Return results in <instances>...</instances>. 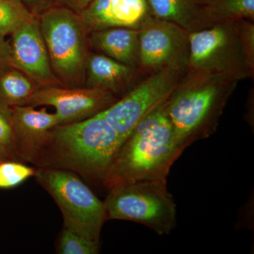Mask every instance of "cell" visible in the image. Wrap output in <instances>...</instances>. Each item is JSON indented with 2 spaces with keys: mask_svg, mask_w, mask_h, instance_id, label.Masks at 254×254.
Wrapping results in <instances>:
<instances>
[{
  "mask_svg": "<svg viewBox=\"0 0 254 254\" xmlns=\"http://www.w3.org/2000/svg\"><path fill=\"white\" fill-rule=\"evenodd\" d=\"M122 144L117 132L100 113L55 127L33 162L43 167L69 170L103 184Z\"/></svg>",
  "mask_w": 254,
  "mask_h": 254,
  "instance_id": "obj_1",
  "label": "cell"
},
{
  "mask_svg": "<svg viewBox=\"0 0 254 254\" xmlns=\"http://www.w3.org/2000/svg\"><path fill=\"white\" fill-rule=\"evenodd\" d=\"M163 104L143 119L123 142L103 182L106 188L126 182L167 180L186 148L179 141Z\"/></svg>",
  "mask_w": 254,
  "mask_h": 254,
  "instance_id": "obj_2",
  "label": "cell"
},
{
  "mask_svg": "<svg viewBox=\"0 0 254 254\" xmlns=\"http://www.w3.org/2000/svg\"><path fill=\"white\" fill-rule=\"evenodd\" d=\"M239 82L188 71L163 103L179 141L187 148L216 131Z\"/></svg>",
  "mask_w": 254,
  "mask_h": 254,
  "instance_id": "obj_3",
  "label": "cell"
},
{
  "mask_svg": "<svg viewBox=\"0 0 254 254\" xmlns=\"http://www.w3.org/2000/svg\"><path fill=\"white\" fill-rule=\"evenodd\" d=\"M188 71L240 82L254 74V24L240 19L190 33Z\"/></svg>",
  "mask_w": 254,
  "mask_h": 254,
  "instance_id": "obj_4",
  "label": "cell"
},
{
  "mask_svg": "<svg viewBox=\"0 0 254 254\" xmlns=\"http://www.w3.org/2000/svg\"><path fill=\"white\" fill-rule=\"evenodd\" d=\"M104 205L106 220L136 222L160 236L177 226V205L167 180L120 184L110 189Z\"/></svg>",
  "mask_w": 254,
  "mask_h": 254,
  "instance_id": "obj_5",
  "label": "cell"
},
{
  "mask_svg": "<svg viewBox=\"0 0 254 254\" xmlns=\"http://www.w3.org/2000/svg\"><path fill=\"white\" fill-rule=\"evenodd\" d=\"M38 20L55 76L66 84H78L85 78L89 56L79 14L68 6H54L45 9Z\"/></svg>",
  "mask_w": 254,
  "mask_h": 254,
  "instance_id": "obj_6",
  "label": "cell"
},
{
  "mask_svg": "<svg viewBox=\"0 0 254 254\" xmlns=\"http://www.w3.org/2000/svg\"><path fill=\"white\" fill-rule=\"evenodd\" d=\"M35 177L61 210L64 227L95 241L106 221L104 202L69 170L42 167Z\"/></svg>",
  "mask_w": 254,
  "mask_h": 254,
  "instance_id": "obj_7",
  "label": "cell"
},
{
  "mask_svg": "<svg viewBox=\"0 0 254 254\" xmlns=\"http://www.w3.org/2000/svg\"><path fill=\"white\" fill-rule=\"evenodd\" d=\"M187 73L168 69L151 73L100 114L123 143L143 119L165 103Z\"/></svg>",
  "mask_w": 254,
  "mask_h": 254,
  "instance_id": "obj_8",
  "label": "cell"
},
{
  "mask_svg": "<svg viewBox=\"0 0 254 254\" xmlns=\"http://www.w3.org/2000/svg\"><path fill=\"white\" fill-rule=\"evenodd\" d=\"M139 32L138 71L142 74L173 69L187 73L190 55V33L175 23L147 14Z\"/></svg>",
  "mask_w": 254,
  "mask_h": 254,
  "instance_id": "obj_9",
  "label": "cell"
},
{
  "mask_svg": "<svg viewBox=\"0 0 254 254\" xmlns=\"http://www.w3.org/2000/svg\"><path fill=\"white\" fill-rule=\"evenodd\" d=\"M113 93L100 88H64L59 85L38 87L28 105L50 106L55 110L59 125L76 123L94 116L114 104Z\"/></svg>",
  "mask_w": 254,
  "mask_h": 254,
  "instance_id": "obj_10",
  "label": "cell"
},
{
  "mask_svg": "<svg viewBox=\"0 0 254 254\" xmlns=\"http://www.w3.org/2000/svg\"><path fill=\"white\" fill-rule=\"evenodd\" d=\"M11 48L15 68L40 86L59 85L52 68L38 18L28 21L12 33Z\"/></svg>",
  "mask_w": 254,
  "mask_h": 254,
  "instance_id": "obj_11",
  "label": "cell"
},
{
  "mask_svg": "<svg viewBox=\"0 0 254 254\" xmlns=\"http://www.w3.org/2000/svg\"><path fill=\"white\" fill-rule=\"evenodd\" d=\"M4 114L12 128L16 155L33 162L50 131L59 125L56 114L28 105L12 107Z\"/></svg>",
  "mask_w": 254,
  "mask_h": 254,
  "instance_id": "obj_12",
  "label": "cell"
},
{
  "mask_svg": "<svg viewBox=\"0 0 254 254\" xmlns=\"http://www.w3.org/2000/svg\"><path fill=\"white\" fill-rule=\"evenodd\" d=\"M87 33L105 28H139L148 14L146 0H93L78 13Z\"/></svg>",
  "mask_w": 254,
  "mask_h": 254,
  "instance_id": "obj_13",
  "label": "cell"
},
{
  "mask_svg": "<svg viewBox=\"0 0 254 254\" xmlns=\"http://www.w3.org/2000/svg\"><path fill=\"white\" fill-rule=\"evenodd\" d=\"M142 73L138 68L120 63L103 54H91L86 66L87 87L100 88L113 93L129 91Z\"/></svg>",
  "mask_w": 254,
  "mask_h": 254,
  "instance_id": "obj_14",
  "label": "cell"
},
{
  "mask_svg": "<svg viewBox=\"0 0 254 254\" xmlns=\"http://www.w3.org/2000/svg\"><path fill=\"white\" fill-rule=\"evenodd\" d=\"M88 44L100 54L138 68L139 32L137 28H105L90 33Z\"/></svg>",
  "mask_w": 254,
  "mask_h": 254,
  "instance_id": "obj_15",
  "label": "cell"
},
{
  "mask_svg": "<svg viewBox=\"0 0 254 254\" xmlns=\"http://www.w3.org/2000/svg\"><path fill=\"white\" fill-rule=\"evenodd\" d=\"M146 3L148 14L190 33L213 26L195 0H146Z\"/></svg>",
  "mask_w": 254,
  "mask_h": 254,
  "instance_id": "obj_16",
  "label": "cell"
},
{
  "mask_svg": "<svg viewBox=\"0 0 254 254\" xmlns=\"http://www.w3.org/2000/svg\"><path fill=\"white\" fill-rule=\"evenodd\" d=\"M35 82L17 68L0 73V110L28 104L38 87Z\"/></svg>",
  "mask_w": 254,
  "mask_h": 254,
  "instance_id": "obj_17",
  "label": "cell"
},
{
  "mask_svg": "<svg viewBox=\"0 0 254 254\" xmlns=\"http://www.w3.org/2000/svg\"><path fill=\"white\" fill-rule=\"evenodd\" d=\"M213 25L254 20V0H195Z\"/></svg>",
  "mask_w": 254,
  "mask_h": 254,
  "instance_id": "obj_18",
  "label": "cell"
},
{
  "mask_svg": "<svg viewBox=\"0 0 254 254\" xmlns=\"http://www.w3.org/2000/svg\"><path fill=\"white\" fill-rule=\"evenodd\" d=\"M36 17L21 0H0V36L12 34Z\"/></svg>",
  "mask_w": 254,
  "mask_h": 254,
  "instance_id": "obj_19",
  "label": "cell"
},
{
  "mask_svg": "<svg viewBox=\"0 0 254 254\" xmlns=\"http://www.w3.org/2000/svg\"><path fill=\"white\" fill-rule=\"evenodd\" d=\"M99 241L91 240L64 227L58 252L62 254H95L99 252Z\"/></svg>",
  "mask_w": 254,
  "mask_h": 254,
  "instance_id": "obj_20",
  "label": "cell"
},
{
  "mask_svg": "<svg viewBox=\"0 0 254 254\" xmlns=\"http://www.w3.org/2000/svg\"><path fill=\"white\" fill-rule=\"evenodd\" d=\"M36 170L24 164L4 160L0 163V189L14 188L30 177L35 176Z\"/></svg>",
  "mask_w": 254,
  "mask_h": 254,
  "instance_id": "obj_21",
  "label": "cell"
},
{
  "mask_svg": "<svg viewBox=\"0 0 254 254\" xmlns=\"http://www.w3.org/2000/svg\"><path fill=\"white\" fill-rule=\"evenodd\" d=\"M0 144L13 155H16L15 149L14 134L7 117L0 110Z\"/></svg>",
  "mask_w": 254,
  "mask_h": 254,
  "instance_id": "obj_22",
  "label": "cell"
},
{
  "mask_svg": "<svg viewBox=\"0 0 254 254\" xmlns=\"http://www.w3.org/2000/svg\"><path fill=\"white\" fill-rule=\"evenodd\" d=\"M12 68L15 67L11 45L5 41L4 36H0V73Z\"/></svg>",
  "mask_w": 254,
  "mask_h": 254,
  "instance_id": "obj_23",
  "label": "cell"
},
{
  "mask_svg": "<svg viewBox=\"0 0 254 254\" xmlns=\"http://www.w3.org/2000/svg\"><path fill=\"white\" fill-rule=\"evenodd\" d=\"M28 9L36 15L38 12L46 9L47 6L51 2L52 0H21Z\"/></svg>",
  "mask_w": 254,
  "mask_h": 254,
  "instance_id": "obj_24",
  "label": "cell"
},
{
  "mask_svg": "<svg viewBox=\"0 0 254 254\" xmlns=\"http://www.w3.org/2000/svg\"><path fill=\"white\" fill-rule=\"evenodd\" d=\"M92 1L93 0H63L64 2L67 5L68 7L78 13L81 12L83 9H86Z\"/></svg>",
  "mask_w": 254,
  "mask_h": 254,
  "instance_id": "obj_25",
  "label": "cell"
},
{
  "mask_svg": "<svg viewBox=\"0 0 254 254\" xmlns=\"http://www.w3.org/2000/svg\"><path fill=\"white\" fill-rule=\"evenodd\" d=\"M13 158H14L13 155L2 145L0 144V163Z\"/></svg>",
  "mask_w": 254,
  "mask_h": 254,
  "instance_id": "obj_26",
  "label": "cell"
}]
</instances>
